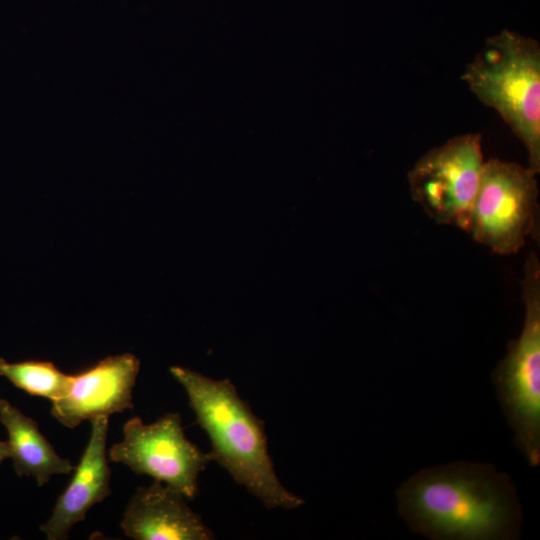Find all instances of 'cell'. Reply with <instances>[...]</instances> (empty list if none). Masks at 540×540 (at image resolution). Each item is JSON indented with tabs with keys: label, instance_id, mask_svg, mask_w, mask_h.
Returning <instances> with one entry per match:
<instances>
[{
	"label": "cell",
	"instance_id": "cell-1",
	"mask_svg": "<svg viewBox=\"0 0 540 540\" xmlns=\"http://www.w3.org/2000/svg\"><path fill=\"white\" fill-rule=\"evenodd\" d=\"M398 513L432 540L518 538L522 515L507 474L486 463L460 461L418 471L396 492Z\"/></svg>",
	"mask_w": 540,
	"mask_h": 540
},
{
	"label": "cell",
	"instance_id": "cell-2",
	"mask_svg": "<svg viewBox=\"0 0 540 540\" xmlns=\"http://www.w3.org/2000/svg\"><path fill=\"white\" fill-rule=\"evenodd\" d=\"M197 423L211 442V460L225 468L268 508L294 509L303 500L279 481L268 453L263 422L228 380H213L190 369L172 366Z\"/></svg>",
	"mask_w": 540,
	"mask_h": 540
},
{
	"label": "cell",
	"instance_id": "cell-3",
	"mask_svg": "<svg viewBox=\"0 0 540 540\" xmlns=\"http://www.w3.org/2000/svg\"><path fill=\"white\" fill-rule=\"evenodd\" d=\"M462 79L523 144L527 166L540 172V45L503 29L489 36L466 65Z\"/></svg>",
	"mask_w": 540,
	"mask_h": 540
},
{
	"label": "cell",
	"instance_id": "cell-4",
	"mask_svg": "<svg viewBox=\"0 0 540 540\" xmlns=\"http://www.w3.org/2000/svg\"><path fill=\"white\" fill-rule=\"evenodd\" d=\"M525 307L520 335L508 345L492 380L514 442L531 466L540 463V262L532 252L524 264Z\"/></svg>",
	"mask_w": 540,
	"mask_h": 540
},
{
	"label": "cell",
	"instance_id": "cell-5",
	"mask_svg": "<svg viewBox=\"0 0 540 540\" xmlns=\"http://www.w3.org/2000/svg\"><path fill=\"white\" fill-rule=\"evenodd\" d=\"M536 175L516 162L485 161L466 232L497 254L517 253L538 231Z\"/></svg>",
	"mask_w": 540,
	"mask_h": 540
},
{
	"label": "cell",
	"instance_id": "cell-6",
	"mask_svg": "<svg viewBox=\"0 0 540 540\" xmlns=\"http://www.w3.org/2000/svg\"><path fill=\"white\" fill-rule=\"evenodd\" d=\"M485 160L480 133L428 150L408 172L412 199L435 222L467 231Z\"/></svg>",
	"mask_w": 540,
	"mask_h": 540
},
{
	"label": "cell",
	"instance_id": "cell-7",
	"mask_svg": "<svg viewBox=\"0 0 540 540\" xmlns=\"http://www.w3.org/2000/svg\"><path fill=\"white\" fill-rule=\"evenodd\" d=\"M109 458L162 482L186 499L196 497L199 474L212 461L209 453L186 438L177 413H167L151 424L139 417L129 419L122 441L112 445Z\"/></svg>",
	"mask_w": 540,
	"mask_h": 540
},
{
	"label": "cell",
	"instance_id": "cell-8",
	"mask_svg": "<svg viewBox=\"0 0 540 540\" xmlns=\"http://www.w3.org/2000/svg\"><path fill=\"white\" fill-rule=\"evenodd\" d=\"M140 361L131 353L106 357L73 375L68 392L52 402L51 414L63 426L134 408L132 391Z\"/></svg>",
	"mask_w": 540,
	"mask_h": 540
},
{
	"label": "cell",
	"instance_id": "cell-9",
	"mask_svg": "<svg viewBox=\"0 0 540 540\" xmlns=\"http://www.w3.org/2000/svg\"><path fill=\"white\" fill-rule=\"evenodd\" d=\"M120 526L134 540H210L213 532L177 490L154 482L138 487L130 498Z\"/></svg>",
	"mask_w": 540,
	"mask_h": 540
},
{
	"label": "cell",
	"instance_id": "cell-10",
	"mask_svg": "<svg viewBox=\"0 0 540 540\" xmlns=\"http://www.w3.org/2000/svg\"><path fill=\"white\" fill-rule=\"evenodd\" d=\"M90 422V438L73 477L57 498L49 519L40 526L48 540L67 539L89 509L111 493V469L106 456L108 417H95Z\"/></svg>",
	"mask_w": 540,
	"mask_h": 540
},
{
	"label": "cell",
	"instance_id": "cell-11",
	"mask_svg": "<svg viewBox=\"0 0 540 540\" xmlns=\"http://www.w3.org/2000/svg\"><path fill=\"white\" fill-rule=\"evenodd\" d=\"M0 422L7 430L9 458L18 476L33 477L38 486H43L53 475L69 474L75 469L56 453L37 422L6 399H0Z\"/></svg>",
	"mask_w": 540,
	"mask_h": 540
},
{
	"label": "cell",
	"instance_id": "cell-12",
	"mask_svg": "<svg viewBox=\"0 0 540 540\" xmlns=\"http://www.w3.org/2000/svg\"><path fill=\"white\" fill-rule=\"evenodd\" d=\"M0 376L29 395L44 397L51 402L63 397L73 380V375L61 372L49 361L8 362L4 358H0Z\"/></svg>",
	"mask_w": 540,
	"mask_h": 540
},
{
	"label": "cell",
	"instance_id": "cell-13",
	"mask_svg": "<svg viewBox=\"0 0 540 540\" xmlns=\"http://www.w3.org/2000/svg\"><path fill=\"white\" fill-rule=\"evenodd\" d=\"M9 448L6 441L0 440V464L7 458H9Z\"/></svg>",
	"mask_w": 540,
	"mask_h": 540
}]
</instances>
